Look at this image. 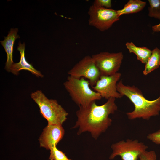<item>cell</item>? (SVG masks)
Wrapping results in <instances>:
<instances>
[{"instance_id": "obj_19", "label": "cell", "mask_w": 160, "mask_h": 160, "mask_svg": "<svg viewBox=\"0 0 160 160\" xmlns=\"http://www.w3.org/2000/svg\"><path fill=\"white\" fill-rule=\"evenodd\" d=\"M92 5L98 7L110 9L111 7V0H95Z\"/></svg>"}, {"instance_id": "obj_10", "label": "cell", "mask_w": 160, "mask_h": 160, "mask_svg": "<svg viewBox=\"0 0 160 160\" xmlns=\"http://www.w3.org/2000/svg\"><path fill=\"white\" fill-rule=\"evenodd\" d=\"M65 130L62 126L48 124L39 139L40 147L49 150L62 139Z\"/></svg>"}, {"instance_id": "obj_8", "label": "cell", "mask_w": 160, "mask_h": 160, "mask_svg": "<svg viewBox=\"0 0 160 160\" xmlns=\"http://www.w3.org/2000/svg\"><path fill=\"white\" fill-rule=\"evenodd\" d=\"M70 76L87 79L90 85L94 86L101 74L92 56L87 55L74 65L68 72Z\"/></svg>"}, {"instance_id": "obj_17", "label": "cell", "mask_w": 160, "mask_h": 160, "mask_svg": "<svg viewBox=\"0 0 160 160\" xmlns=\"http://www.w3.org/2000/svg\"><path fill=\"white\" fill-rule=\"evenodd\" d=\"M49 160H63L68 158L65 154L54 146L50 150Z\"/></svg>"}, {"instance_id": "obj_13", "label": "cell", "mask_w": 160, "mask_h": 160, "mask_svg": "<svg viewBox=\"0 0 160 160\" xmlns=\"http://www.w3.org/2000/svg\"><path fill=\"white\" fill-rule=\"evenodd\" d=\"M125 45L130 53L136 55L138 60L143 63H146L151 55L152 51L145 47H137L132 42H127Z\"/></svg>"}, {"instance_id": "obj_22", "label": "cell", "mask_w": 160, "mask_h": 160, "mask_svg": "<svg viewBox=\"0 0 160 160\" xmlns=\"http://www.w3.org/2000/svg\"><path fill=\"white\" fill-rule=\"evenodd\" d=\"M63 160H72L70 159H69L68 158H67L66 159H65Z\"/></svg>"}, {"instance_id": "obj_21", "label": "cell", "mask_w": 160, "mask_h": 160, "mask_svg": "<svg viewBox=\"0 0 160 160\" xmlns=\"http://www.w3.org/2000/svg\"><path fill=\"white\" fill-rule=\"evenodd\" d=\"M152 29L154 32H160V23L158 25L153 26Z\"/></svg>"}, {"instance_id": "obj_16", "label": "cell", "mask_w": 160, "mask_h": 160, "mask_svg": "<svg viewBox=\"0 0 160 160\" xmlns=\"http://www.w3.org/2000/svg\"><path fill=\"white\" fill-rule=\"evenodd\" d=\"M148 15L151 17L160 20V0H148Z\"/></svg>"}, {"instance_id": "obj_9", "label": "cell", "mask_w": 160, "mask_h": 160, "mask_svg": "<svg viewBox=\"0 0 160 160\" xmlns=\"http://www.w3.org/2000/svg\"><path fill=\"white\" fill-rule=\"evenodd\" d=\"M121 76V74L118 72L110 76H101L95 85L92 87L102 98L107 100L111 97L121 98L123 96L117 89V82Z\"/></svg>"}, {"instance_id": "obj_2", "label": "cell", "mask_w": 160, "mask_h": 160, "mask_svg": "<svg viewBox=\"0 0 160 160\" xmlns=\"http://www.w3.org/2000/svg\"><path fill=\"white\" fill-rule=\"evenodd\" d=\"M117 89L122 96L127 97L134 105V110L126 113L129 119L141 118L148 120L151 117L159 115L160 95L154 100H148L144 97L141 91L137 87L135 86L125 85L122 80L117 83Z\"/></svg>"}, {"instance_id": "obj_14", "label": "cell", "mask_w": 160, "mask_h": 160, "mask_svg": "<svg viewBox=\"0 0 160 160\" xmlns=\"http://www.w3.org/2000/svg\"><path fill=\"white\" fill-rule=\"evenodd\" d=\"M146 4L145 2L140 0H129L123 9L117 12L119 17L123 14L137 13L142 10Z\"/></svg>"}, {"instance_id": "obj_18", "label": "cell", "mask_w": 160, "mask_h": 160, "mask_svg": "<svg viewBox=\"0 0 160 160\" xmlns=\"http://www.w3.org/2000/svg\"><path fill=\"white\" fill-rule=\"evenodd\" d=\"M138 158L140 160H157V156L155 151L146 150L140 154Z\"/></svg>"}, {"instance_id": "obj_20", "label": "cell", "mask_w": 160, "mask_h": 160, "mask_svg": "<svg viewBox=\"0 0 160 160\" xmlns=\"http://www.w3.org/2000/svg\"><path fill=\"white\" fill-rule=\"evenodd\" d=\"M147 137L155 144L160 145V129L155 132L149 134Z\"/></svg>"}, {"instance_id": "obj_11", "label": "cell", "mask_w": 160, "mask_h": 160, "mask_svg": "<svg viewBox=\"0 0 160 160\" xmlns=\"http://www.w3.org/2000/svg\"><path fill=\"white\" fill-rule=\"evenodd\" d=\"M25 47L24 43L21 44L20 41L17 50L20 52V60L19 62L14 63L13 64L11 67L10 72L14 75H17L20 71L24 70L28 71L37 77L42 78L44 76L41 72L36 69L31 64L29 63L26 60L25 56Z\"/></svg>"}, {"instance_id": "obj_5", "label": "cell", "mask_w": 160, "mask_h": 160, "mask_svg": "<svg viewBox=\"0 0 160 160\" xmlns=\"http://www.w3.org/2000/svg\"><path fill=\"white\" fill-rule=\"evenodd\" d=\"M111 147L112 151L109 158L110 160L119 156L122 160H138L140 154L148 148L144 143L130 139L113 143Z\"/></svg>"}, {"instance_id": "obj_4", "label": "cell", "mask_w": 160, "mask_h": 160, "mask_svg": "<svg viewBox=\"0 0 160 160\" xmlns=\"http://www.w3.org/2000/svg\"><path fill=\"white\" fill-rule=\"evenodd\" d=\"M31 98L38 106L42 116L48 124L62 126L68 113L56 100L49 99L40 90L31 94Z\"/></svg>"}, {"instance_id": "obj_6", "label": "cell", "mask_w": 160, "mask_h": 160, "mask_svg": "<svg viewBox=\"0 0 160 160\" xmlns=\"http://www.w3.org/2000/svg\"><path fill=\"white\" fill-rule=\"evenodd\" d=\"M89 24L101 31L109 29L119 19L117 10L111 9L98 7L93 5L88 12Z\"/></svg>"}, {"instance_id": "obj_7", "label": "cell", "mask_w": 160, "mask_h": 160, "mask_svg": "<svg viewBox=\"0 0 160 160\" xmlns=\"http://www.w3.org/2000/svg\"><path fill=\"white\" fill-rule=\"evenodd\" d=\"M92 57L99 69L101 76H110L117 73L123 58L122 52H101Z\"/></svg>"}, {"instance_id": "obj_3", "label": "cell", "mask_w": 160, "mask_h": 160, "mask_svg": "<svg viewBox=\"0 0 160 160\" xmlns=\"http://www.w3.org/2000/svg\"><path fill=\"white\" fill-rule=\"evenodd\" d=\"M63 85L72 100L79 107L86 106L102 98L99 93L90 88L89 81L84 78L69 76Z\"/></svg>"}, {"instance_id": "obj_1", "label": "cell", "mask_w": 160, "mask_h": 160, "mask_svg": "<svg viewBox=\"0 0 160 160\" xmlns=\"http://www.w3.org/2000/svg\"><path fill=\"white\" fill-rule=\"evenodd\" d=\"M115 99L110 98L100 105H97L94 101L86 106L79 107L76 113L77 120L72 128H78L77 135L88 132L94 139L97 140L105 132L112 122L109 115L114 114L117 110Z\"/></svg>"}, {"instance_id": "obj_12", "label": "cell", "mask_w": 160, "mask_h": 160, "mask_svg": "<svg viewBox=\"0 0 160 160\" xmlns=\"http://www.w3.org/2000/svg\"><path fill=\"white\" fill-rule=\"evenodd\" d=\"M18 31L17 28H11L7 36L4 37V40L0 41L7 54V60L5 68L8 72H10L11 67L14 63L13 60V46L15 40L20 38L17 34Z\"/></svg>"}, {"instance_id": "obj_15", "label": "cell", "mask_w": 160, "mask_h": 160, "mask_svg": "<svg viewBox=\"0 0 160 160\" xmlns=\"http://www.w3.org/2000/svg\"><path fill=\"white\" fill-rule=\"evenodd\" d=\"M145 64L143 72L145 75L158 68L160 65V49L156 47L152 50L151 55Z\"/></svg>"}]
</instances>
